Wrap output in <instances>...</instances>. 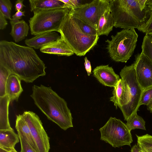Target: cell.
<instances>
[{
  "label": "cell",
  "instance_id": "30",
  "mask_svg": "<svg viewBox=\"0 0 152 152\" xmlns=\"http://www.w3.org/2000/svg\"><path fill=\"white\" fill-rule=\"evenodd\" d=\"M21 145V152H37L21 136L18 135Z\"/></svg>",
  "mask_w": 152,
  "mask_h": 152
},
{
  "label": "cell",
  "instance_id": "9",
  "mask_svg": "<svg viewBox=\"0 0 152 152\" xmlns=\"http://www.w3.org/2000/svg\"><path fill=\"white\" fill-rule=\"evenodd\" d=\"M110 0H94L70 9L69 13L90 25L97 31L101 15L109 10Z\"/></svg>",
  "mask_w": 152,
  "mask_h": 152
},
{
  "label": "cell",
  "instance_id": "14",
  "mask_svg": "<svg viewBox=\"0 0 152 152\" xmlns=\"http://www.w3.org/2000/svg\"><path fill=\"white\" fill-rule=\"evenodd\" d=\"M61 37L56 32L53 31L38 34L25 41L28 47L36 49H41L46 45L55 41Z\"/></svg>",
  "mask_w": 152,
  "mask_h": 152
},
{
  "label": "cell",
  "instance_id": "19",
  "mask_svg": "<svg viewBox=\"0 0 152 152\" xmlns=\"http://www.w3.org/2000/svg\"><path fill=\"white\" fill-rule=\"evenodd\" d=\"M11 30L10 33L16 42L22 41L27 36L29 28L27 23L23 20L14 21L10 20Z\"/></svg>",
  "mask_w": 152,
  "mask_h": 152
},
{
  "label": "cell",
  "instance_id": "31",
  "mask_svg": "<svg viewBox=\"0 0 152 152\" xmlns=\"http://www.w3.org/2000/svg\"><path fill=\"white\" fill-rule=\"evenodd\" d=\"M65 4L66 8L70 10L74 9L79 6L80 4L79 1L77 0H60Z\"/></svg>",
  "mask_w": 152,
  "mask_h": 152
},
{
  "label": "cell",
  "instance_id": "29",
  "mask_svg": "<svg viewBox=\"0 0 152 152\" xmlns=\"http://www.w3.org/2000/svg\"><path fill=\"white\" fill-rule=\"evenodd\" d=\"M152 102V87L143 91L142 93L140 102V106L142 104L149 105Z\"/></svg>",
  "mask_w": 152,
  "mask_h": 152
},
{
  "label": "cell",
  "instance_id": "36",
  "mask_svg": "<svg viewBox=\"0 0 152 152\" xmlns=\"http://www.w3.org/2000/svg\"><path fill=\"white\" fill-rule=\"evenodd\" d=\"M23 0H17L16 1L15 5V9L17 12L21 11L23 7L26 6L23 4Z\"/></svg>",
  "mask_w": 152,
  "mask_h": 152
},
{
  "label": "cell",
  "instance_id": "5",
  "mask_svg": "<svg viewBox=\"0 0 152 152\" xmlns=\"http://www.w3.org/2000/svg\"><path fill=\"white\" fill-rule=\"evenodd\" d=\"M120 75L125 88L123 104L119 108L127 121L138 110L143 90L137 80L134 64L125 66Z\"/></svg>",
  "mask_w": 152,
  "mask_h": 152
},
{
  "label": "cell",
  "instance_id": "38",
  "mask_svg": "<svg viewBox=\"0 0 152 152\" xmlns=\"http://www.w3.org/2000/svg\"><path fill=\"white\" fill-rule=\"evenodd\" d=\"M146 5L148 6L152 13V0H147Z\"/></svg>",
  "mask_w": 152,
  "mask_h": 152
},
{
  "label": "cell",
  "instance_id": "13",
  "mask_svg": "<svg viewBox=\"0 0 152 152\" xmlns=\"http://www.w3.org/2000/svg\"><path fill=\"white\" fill-rule=\"evenodd\" d=\"M43 53L58 56H70L74 54L73 51L62 37L46 45L40 49Z\"/></svg>",
  "mask_w": 152,
  "mask_h": 152
},
{
  "label": "cell",
  "instance_id": "26",
  "mask_svg": "<svg viewBox=\"0 0 152 152\" xmlns=\"http://www.w3.org/2000/svg\"><path fill=\"white\" fill-rule=\"evenodd\" d=\"M142 52L152 62V36L146 34L141 45Z\"/></svg>",
  "mask_w": 152,
  "mask_h": 152
},
{
  "label": "cell",
  "instance_id": "34",
  "mask_svg": "<svg viewBox=\"0 0 152 152\" xmlns=\"http://www.w3.org/2000/svg\"><path fill=\"white\" fill-rule=\"evenodd\" d=\"M8 24L5 17L2 13L0 12V29L3 30L6 27Z\"/></svg>",
  "mask_w": 152,
  "mask_h": 152
},
{
  "label": "cell",
  "instance_id": "15",
  "mask_svg": "<svg viewBox=\"0 0 152 152\" xmlns=\"http://www.w3.org/2000/svg\"><path fill=\"white\" fill-rule=\"evenodd\" d=\"M20 78L17 75L11 74L8 77L6 86V94L10 100L11 103L18 101L23 91Z\"/></svg>",
  "mask_w": 152,
  "mask_h": 152
},
{
  "label": "cell",
  "instance_id": "42",
  "mask_svg": "<svg viewBox=\"0 0 152 152\" xmlns=\"http://www.w3.org/2000/svg\"><path fill=\"white\" fill-rule=\"evenodd\" d=\"M10 152H18L15 149V148L13 149L11 151H10Z\"/></svg>",
  "mask_w": 152,
  "mask_h": 152
},
{
  "label": "cell",
  "instance_id": "18",
  "mask_svg": "<svg viewBox=\"0 0 152 152\" xmlns=\"http://www.w3.org/2000/svg\"><path fill=\"white\" fill-rule=\"evenodd\" d=\"M20 140L18 134L14 130H0V147L9 151L15 148Z\"/></svg>",
  "mask_w": 152,
  "mask_h": 152
},
{
  "label": "cell",
  "instance_id": "35",
  "mask_svg": "<svg viewBox=\"0 0 152 152\" xmlns=\"http://www.w3.org/2000/svg\"><path fill=\"white\" fill-rule=\"evenodd\" d=\"M25 11H19L16 12L12 16V20L14 21H17L20 20L22 17L25 16Z\"/></svg>",
  "mask_w": 152,
  "mask_h": 152
},
{
  "label": "cell",
  "instance_id": "4",
  "mask_svg": "<svg viewBox=\"0 0 152 152\" xmlns=\"http://www.w3.org/2000/svg\"><path fill=\"white\" fill-rule=\"evenodd\" d=\"M59 33L74 53L79 56H84L97 44L98 35L92 36L84 33L68 13L61 26Z\"/></svg>",
  "mask_w": 152,
  "mask_h": 152
},
{
  "label": "cell",
  "instance_id": "32",
  "mask_svg": "<svg viewBox=\"0 0 152 152\" xmlns=\"http://www.w3.org/2000/svg\"><path fill=\"white\" fill-rule=\"evenodd\" d=\"M152 30V13H151L150 17L147 22L138 30L146 34Z\"/></svg>",
  "mask_w": 152,
  "mask_h": 152
},
{
  "label": "cell",
  "instance_id": "17",
  "mask_svg": "<svg viewBox=\"0 0 152 152\" xmlns=\"http://www.w3.org/2000/svg\"><path fill=\"white\" fill-rule=\"evenodd\" d=\"M31 12L47 10L59 8H66L65 4L60 0H30Z\"/></svg>",
  "mask_w": 152,
  "mask_h": 152
},
{
  "label": "cell",
  "instance_id": "41",
  "mask_svg": "<svg viewBox=\"0 0 152 152\" xmlns=\"http://www.w3.org/2000/svg\"><path fill=\"white\" fill-rule=\"evenodd\" d=\"M146 34H147L149 35L152 36V30L149 31Z\"/></svg>",
  "mask_w": 152,
  "mask_h": 152
},
{
  "label": "cell",
  "instance_id": "12",
  "mask_svg": "<svg viewBox=\"0 0 152 152\" xmlns=\"http://www.w3.org/2000/svg\"><path fill=\"white\" fill-rule=\"evenodd\" d=\"M93 72L94 76L99 82L105 86L114 88L120 79L108 65L97 66Z\"/></svg>",
  "mask_w": 152,
  "mask_h": 152
},
{
  "label": "cell",
  "instance_id": "28",
  "mask_svg": "<svg viewBox=\"0 0 152 152\" xmlns=\"http://www.w3.org/2000/svg\"><path fill=\"white\" fill-rule=\"evenodd\" d=\"M12 4L10 0H0V12L6 18L12 20L11 12Z\"/></svg>",
  "mask_w": 152,
  "mask_h": 152
},
{
  "label": "cell",
  "instance_id": "43",
  "mask_svg": "<svg viewBox=\"0 0 152 152\" xmlns=\"http://www.w3.org/2000/svg\"><path fill=\"white\" fill-rule=\"evenodd\" d=\"M142 152H145L144 151H143L142 150Z\"/></svg>",
  "mask_w": 152,
  "mask_h": 152
},
{
  "label": "cell",
  "instance_id": "1",
  "mask_svg": "<svg viewBox=\"0 0 152 152\" xmlns=\"http://www.w3.org/2000/svg\"><path fill=\"white\" fill-rule=\"evenodd\" d=\"M0 65L27 83L46 75V67L33 48L12 42L0 41Z\"/></svg>",
  "mask_w": 152,
  "mask_h": 152
},
{
  "label": "cell",
  "instance_id": "37",
  "mask_svg": "<svg viewBox=\"0 0 152 152\" xmlns=\"http://www.w3.org/2000/svg\"><path fill=\"white\" fill-rule=\"evenodd\" d=\"M131 152H142V150L138 144H135L132 148Z\"/></svg>",
  "mask_w": 152,
  "mask_h": 152
},
{
  "label": "cell",
  "instance_id": "23",
  "mask_svg": "<svg viewBox=\"0 0 152 152\" xmlns=\"http://www.w3.org/2000/svg\"><path fill=\"white\" fill-rule=\"evenodd\" d=\"M126 121V124L130 131L136 129L146 130L145 121L137 115V112L133 114Z\"/></svg>",
  "mask_w": 152,
  "mask_h": 152
},
{
  "label": "cell",
  "instance_id": "16",
  "mask_svg": "<svg viewBox=\"0 0 152 152\" xmlns=\"http://www.w3.org/2000/svg\"><path fill=\"white\" fill-rule=\"evenodd\" d=\"M15 128L18 134L22 137L34 149L39 152L29 128L22 115H16Z\"/></svg>",
  "mask_w": 152,
  "mask_h": 152
},
{
  "label": "cell",
  "instance_id": "24",
  "mask_svg": "<svg viewBox=\"0 0 152 152\" xmlns=\"http://www.w3.org/2000/svg\"><path fill=\"white\" fill-rule=\"evenodd\" d=\"M137 144L145 152H152V136L146 134L141 136L136 135Z\"/></svg>",
  "mask_w": 152,
  "mask_h": 152
},
{
  "label": "cell",
  "instance_id": "25",
  "mask_svg": "<svg viewBox=\"0 0 152 152\" xmlns=\"http://www.w3.org/2000/svg\"><path fill=\"white\" fill-rule=\"evenodd\" d=\"M11 74L8 69L0 65V97L6 95V83L8 77Z\"/></svg>",
  "mask_w": 152,
  "mask_h": 152
},
{
  "label": "cell",
  "instance_id": "3",
  "mask_svg": "<svg viewBox=\"0 0 152 152\" xmlns=\"http://www.w3.org/2000/svg\"><path fill=\"white\" fill-rule=\"evenodd\" d=\"M147 0H110V11L114 27L123 29L139 30L149 19L151 11Z\"/></svg>",
  "mask_w": 152,
  "mask_h": 152
},
{
  "label": "cell",
  "instance_id": "7",
  "mask_svg": "<svg viewBox=\"0 0 152 152\" xmlns=\"http://www.w3.org/2000/svg\"><path fill=\"white\" fill-rule=\"evenodd\" d=\"M69 10L62 8L34 11L33 16L29 20L31 34L36 36L48 32L59 33L65 16Z\"/></svg>",
  "mask_w": 152,
  "mask_h": 152
},
{
  "label": "cell",
  "instance_id": "40",
  "mask_svg": "<svg viewBox=\"0 0 152 152\" xmlns=\"http://www.w3.org/2000/svg\"><path fill=\"white\" fill-rule=\"evenodd\" d=\"M10 151L0 147V152H10Z\"/></svg>",
  "mask_w": 152,
  "mask_h": 152
},
{
  "label": "cell",
  "instance_id": "22",
  "mask_svg": "<svg viewBox=\"0 0 152 152\" xmlns=\"http://www.w3.org/2000/svg\"><path fill=\"white\" fill-rule=\"evenodd\" d=\"M113 96L110 98V101L113 102L115 107L120 108L123 103L125 94V88L123 82L121 78L118 81L113 91Z\"/></svg>",
  "mask_w": 152,
  "mask_h": 152
},
{
  "label": "cell",
  "instance_id": "10",
  "mask_svg": "<svg viewBox=\"0 0 152 152\" xmlns=\"http://www.w3.org/2000/svg\"><path fill=\"white\" fill-rule=\"evenodd\" d=\"M22 115L29 128L39 152H49V137L38 116L31 111H24Z\"/></svg>",
  "mask_w": 152,
  "mask_h": 152
},
{
  "label": "cell",
  "instance_id": "39",
  "mask_svg": "<svg viewBox=\"0 0 152 152\" xmlns=\"http://www.w3.org/2000/svg\"><path fill=\"white\" fill-rule=\"evenodd\" d=\"M147 109L150 113H152V102L149 105L147 106Z\"/></svg>",
  "mask_w": 152,
  "mask_h": 152
},
{
  "label": "cell",
  "instance_id": "2",
  "mask_svg": "<svg viewBox=\"0 0 152 152\" xmlns=\"http://www.w3.org/2000/svg\"><path fill=\"white\" fill-rule=\"evenodd\" d=\"M30 96L48 119L66 130L73 127L72 117L66 102L50 87L34 85Z\"/></svg>",
  "mask_w": 152,
  "mask_h": 152
},
{
  "label": "cell",
  "instance_id": "33",
  "mask_svg": "<svg viewBox=\"0 0 152 152\" xmlns=\"http://www.w3.org/2000/svg\"><path fill=\"white\" fill-rule=\"evenodd\" d=\"M84 60V64L85 68L87 73L88 75L89 76L91 74L92 68L91 63L86 57L85 58Z\"/></svg>",
  "mask_w": 152,
  "mask_h": 152
},
{
  "label": "cell",
  "instance_id": "8",
  "mask_svg": "<svg viewBox=\"0 0 152 152\" xmlns=\"http://www.w3.org/2000/svg\"><path fill=\"white\" fill-rule=\"evenodd\" d=\"M100 139L115 148L127 145L131 146L133 140L126 124L119 119L111 117L99 129Z\"/></svg>",
  "mask_w": 152,
  "mask_h": 152
},
{
  "label": "cell",
  "instance_id": "11",
  "mask_svg": "<svg viewBox=\"0 0 152 152\" xmlns=\"http://www.w3.org/2000/svg\"><path fill=\"white\" fill-rule=\"evenodd\" d=\"M137 78L143 91L152 87V62L141 52L135 56L134 62Z\"/></svg>",
  "mask_w": 152,
  "mask_h": 152
},
{
  "label": "cell",
  "instance_id": "20",
  "mask_svg": "<svg viewBox=\"0 0 152 152\" xmlns=\"http://www.w3.org/2000/svg\"><path fill=\"white\" fill-rule=\"evenodd\" d=\"M114 27V21L110 9L105 11L101 16L98 23L97 34L107 36Z\"/></svg>",
  "mask_w": 152,
  "mask_h": 152
},
{
  "label": "cell",
  "instance_id": "27",
  "mask_svg": "<svg viewBox=\"0 0 152 152\" xmlns=\"http://www.w3.org/2000/svg\"><path fill=\"white\" fill-rule=\"evenodd\" d=\"M72 17L80 29L84 33L90 35H98L97 30L93 27L79 19Z\"/></svg>",
  "mask_w": 152,
  "mask_h": 152
},
{
  "label": "cell",
  "instance_id": "6",
  "mask_svg": "<svg viewBox=\"0 0 152 152\" xmlns=\"http://www.w3.org/2000/svg\"><path fill=\"white\" fill-rule=\"evenodd\" d=\"M138 35L134 29H123L107 39V49L111 58L117 62L126 63L136 48Z\"/></svg>",
  "mask_w": 152,
  "mask_h": 152
},
{
  "label": "cell",
  "instance_id": "21",
  "mask_svg": "<svg viewBox=\"0 0 152 152\" xmlns=\"http://www.w3.org/2000/svg\"><path fill=\"white\" fill-rule=\"evenodd\" d=\"M10 102V99L8 95L0 97V130L13 129L10 126L8 117Z\"/></svg>",
  "mask_w": 152,
  "mask_h": 152
}]
</instances>
